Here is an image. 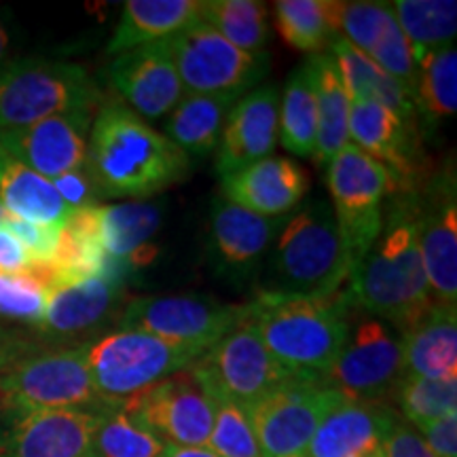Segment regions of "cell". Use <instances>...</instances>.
<instances>
[{
  "mask_svg": "<svg viewBox=\"0 0 457 457\" xmlns=\"http://www.w3.org/2000/svg\"><path fill=\"white\" fill-rule=\"evenodd\" d=\"M392 197L379 236L347 279L345 295L356 310L384 320L398 335L409 333L436 305L420 253L415 191Z\"/></svg>",
  "mask_w": 457,
  "mask_h": 457,
  "instance_id": "1",
  "label": "cell"
},
{
  "mask_svg": "<svg viewBox=\"0 0 457 457\" xmlns=\"http://www.w3.org/2000/svg\"><path fill=\"white\" fill-rule=\"evenodd\" d=\"M85 168L102 197L146 199L187 179L191 157L123 102L98 106Z\"/></svg>",
  "mask_w": 457,
  "mask_h": 457,
  "instance_id": "2",
  "label": "cell"
},
{
  "mask_svg": "<svg viewBox=\"0 0 457 457\" xmlns=\"http://www.w3.org/2000/svg\"><path fill=\"white\" fill-rule=\"evenodd\" d=\"M352 276L339 227L322 197L303 202L279 225L256 276V296H330Z\"/></svg>",
  "mask_w": 457,
  "mask_h": 457,
  "instance_id": "3",
  "label": "cell"
},
{
  "mask_svg": "<svg viewBox=\"0 0 457 457\" xmlns=\"http://www.w3.org/2000/svg\"><path fill=\"white\" fill-rule=\"evenodd\" d=\"M356 307L345 290L330 296L253 301V320L273 358L299 377H320L337 362Z\"/></svg>",
  "mask_w": 457,
  "mask_h": 457,
  "instance_id": "4",
  "label": "cell"
},
{
  "mask_svg": "<svg viewBox=\"0 0 457 457\" xmlns=\"http://www.w3.org/2000/svg\"><path fill=\"white\" fill-rule=\"evenodd\" d=\"M100 102L98 85L74 62L28 57L0 68V129L71 111H98Z\"/></svg>",
  "mask_w": 457,
  "mask_h": 457,
  "instance_id": "5",
  "label": "cell"
},
{
  "mask_svg": "<svg viewBox=\"0 0 457 457\" xmlns=\"http://www.w3.org/2000/svg\"><path fill=\"white\" fill-rule=\"evenodd\" d=\"M0 409L4 413L77 409L104 415L112 411L96 392L87 364V343L28 353L0 370Z\"/></svg>",
  "mask_w": 457,
  "mask_h": 457,
  "instance_id": "6",
  "label": "cell"
},
{
  "mask_svg": "<svg viewBox=\"0 0 457 457\" xmlns=\"http://www.w3.org/2000/svg\"><path fill=\"white\" fill-rule=\"evenodd\" d=\"M202 350L179 345L138 330H114L87 341V364L96 392L119 409L140 392L185 370Z\"/></svg>",
  "mask_w": 457,
  "mask_h": 457,
  "instance_id": "7",
  "label": "cell"
},
{
  "mask_svg": "<svg viewBox=\"0 0 457 457\" xmlns=\"http://www.w3.org/2000/svg\"><path fill=\"white\" fill-rule=\"evenodd\" d=\"M187 369L212 396L231 400L244 411H248L284 381L299 377L284 369L271 356L262 343L253 313L202 356L193 360Z\"/></svg>",
  "mask_w": 457,
  "mask_h": 457,
  "instance_id": "8",
  "label": "cell"
},
{
  "mask_svg": "<svg viewBox=\"0 0 457 457\" xmlns=\"http://www.w3.org/2000/svg\"><path fill=\"white\" fill-rule=\"evenodd\" d=\"M327 182L333 199L330 208L353 271L384 225L381 208L392 187L390 171L350 142L328 163Z\"/></svg>",
  "mask_w": 457,
  "mask_h": 457,
  "instance_id": "9",
  "label": "cell"
},
{
  "mask_svg": "<svg viewBox=\"0 0 457 457\" xmlns=\"http://www.w3.org/2000/svg\"><path fill=\"white\" fill-rule=\"evenodd\" d=\"M250 303H222L202 295L131 299L119 316V330H138L179 345L210 350L250 318Z\"/></svg>",
  "mask_w": 457,
  "mask_h": 457,
  "instance_id": "10",
  "label": "cell"
},
{
  "mask_svg": "<svg viewBox=\"0 0 457 457\" xmlns=\"http://www.w3.org/2000/svg\"><path fill=\"white\" fill-rule=\"evenodd\" d=\"M345 398L320 377H293L261 398L245 413L253 424L261 457H299L324 417Z\"/></svg>",
  "mask_w": 457,
  "mask_h": 457,
  "instance_id": "11",
  "label": "cell"
},
{
  "mask_svg": "<svg viewBox=\"0 0 457 457\" xmlns=\"http://www.w3.org/2000/svg\"><path fill=\"white\" fill-rule=\"evenodd\" d=\"M165 43L187 94L242 96L270 72V55L245 54L202 20Z\"/></svg>",
  "mask_w": 457,
  "mask_h": 457,
  "instance_id": "12",
  "label": "cell"
},
{
  "mask_svg": "<svg viewBox=\"0 0 457 457\" xmlns=\"http://www.w3.org/2000/svg\"><path fill=\"white\" fill-rule=\"evenodd\" d=\"M403 375L400 335L384 320L364 313L350 324L345 345L322 384L352 403H384Z\"/></svg>",
  "mask_w": 457,
  "mask_h": 457,
  "instance_id": "13",
  "label": "cell"
},
{
  "mask_svg": "<svg viewBox=\"0 0 457 457\" xmlns=\"http://www.w3.org/2000/svg\"><path fill=\"white\" fill-rule=\"evenodd\" d=\"M121 409L170 447H208L214 400L188 369L140 392Z\"/></svg>",
  "mask_w": 457,
  "mask_h": 457,
  "instance_id": "14",
  "label": "cell"
},
{
  "mask_svg": "<svg viewBox=\"0 0 457 457\" xmlns=\"http://www.w3.org/2000/svg\"><path fill=\"white\" fill-rule=\"evenodd\" d=\"M420 253L436 305H457V191L453 163L415 188Z\"/></svg>",
  "mask_w": 457,
  "mask_h": 457,
  "instance_id": "15",
  "label": "cell"
},
{
  "mask_svg": "<svg viewBox=\"0 0 457 457\" xmlns=\"http://www.w3.org/2000/svg\"><path fill=\"white\" fill-rule=\"evenodd\" d=\"M94 117L96 111H71L26 128L0 129V146L37 174L54 180L85 165Z\"/></svg>",
  "mask_w": 457,
  "mask_h": 457,
  "instance_id": "16",
  "label": "cell"
},
{
  "mask_svg": "<svg viewBox=\"0 0 457 457\" xmlns=\"http://www.w3.org/2000/svg\"><path fill=\"white\" fill-rule=\"evenodd\" d=\"M106 77L117 91L119 102L145 121L168 117L187 96L165 41L114 55Z\"/></svg>",
  "mask_w": 457,
  "mask_h": 457,
  "instance_id": "17",
  "label": "cell"
},
{
  "mask_svg": "<svg viewBox=\"0 0 457 457\" xmlns=\"http://www.w3.org/2000/svg\"><path fill=\"white\" fill-rule=\"evenodd\" d=\"M421 128L404 121L377 102H352L350 142L384 163L390 193L415 191L421 185Z\"/></svg>",
  "mask_w": 457,
  "mask_h": 457,
  "instance_id": "18",
  "label": "cell"
},
{
  "mask_svg": "<svg viewBox=\"0 0 457 457\" xmlns=\"http://www.w3.org/2000/svg\"><path fill=\"white\" fill-rule=\"evenodd\" d=\"M284 219H262L219 197L208 222L210 265L228 282L256 279Z\"/></svg>",
  "mask_w": 457,
  "mask_h": 457,
  "instance_id": "19",
  "label": "cell"
},
{
  "mask_svg": "<svg viewBox=\"0 0 457 457\" xmlns=\"http://www.w3.org/2000/svg\"><path fill=\"white\" fill-rule=\"evenodd\" d=\"M100 420L77 409L7 413L0 457H89Z\"/></svg>",
  "mask_w": 457,
  "mask_h": 457,
  "instance_id": "20",
  "label": "cell"
},
{
  "mask_svg": "<svg viewBox=\"0 0 457 457\" xmlns=\"http://www.w3.org/2000/svg\"><path fill=\"white\" fill-rule=\"evenodd\" d=\"M125 279H64L47 286V310L37 330L45 341H79L104 328L121 307Z\"/></svg>",
  "mask_w": 457,
  "mask_h": 457,
  "instance_id": "21",
  "label": "cell"
},
{
  "mask_svg": "<svg viewBox=\"0 0 457 457\" xmlns=\"http://www.w3.org/2000/svg\"><path fill=\"white\" fill-rule=\"evenodd\" d=\"M278 87L265 85L242 96L228 112L219 148H216L219 151L216 171L220 179L271 157L278 145Z\"/></svg>",
  "mask_w": 457,
  "mask_h": 457,
  "instance_id": "22",
  "label": "cell"
},
{
  "mask_svg": "<svg viewBox=\"0 0 457 457\" xmlns=\"http://www.w3.org/2000/svg\"><path fill=\"white\" fill-rule=\"evenodd\" d=\"M222 197L262 219H286L305 202L310 174L286 157H267L222 176Z\"/></svg>",
  "mask_w": 457,
  "mask_h": 457,
  "instance_id": "23",
  "label": "cell"
},
{
  "mask_svg": "<svg viewBox=\"0 0 457 457\" xmlns=\"http://www.w3.org/2000/svg\"><path fill=\"white\" fill-rule=\"evenodd\" d=\"M398 417L386 403H345L324 417L305 449V457L379 455Z\"/></svg>",
  "mask_w": 457,
  "mask_h": 457,
  "instance_id": "24",
  "label": "cell"
},
{
  "mask_svg": "<svg viewBox=\"0 0 457 457\" xmlns=\"http://www.w3.org/2000/svg\"><path fill=\"white\" fill-rule=\"evenodd\" d=\"M100 237L108 259L128 270L148 265L159 254L153 237L162 227V205L125 202L98 205Z\"/></svg>",
  "mask_w": 457,
  "mask_h": 457,
  "instance_id": "25",
  "label": "cell"
},
{
  "mask_svg": "<svg viewBox=\"0 0 457 457\" xmlns=\"http://www.w3.org/2000/svg\"><path fill=\"white\" fill-rule=\"evenodd\" d=\"M403 339L404 375L457 379V305H434Z\"/></svg>",
  "mask_w": 457,
  "mask_h": 457,
  "instance_id": "26",
  "label": "cell"
},
{
  "mask_svg": "<svg viewBox=\"0 0 457 457\" xmlns=\"http://www.w3.org/2000/svg\"><path fill=\"white\" fill-rule=\"evenodd\" d=\"M199 13L202 0H128L106 54L114 57L142 45L168 41L199 20Z\"/></svg>",
  "mask_w": 457,
  "mask_h": 457,
  "instance_id": "27",
  "label": "cell"
},
{
  "mask_svg": "<svg viewBox=\"0 0 457 457\" xmlns=\"http://www.w3.org/2000/svg\"><path fill=\"white\" fill-rule=\"evenodd\" d=\"M0 204L9 216L38 222V225L64 227L72 212L57 195L54 182L37 174L0 146Z\"/></svg>",
  "mask_w": 457,
  "mask_h": 457,
  "instance_id": "28",
  "label": "cell"
},
{
  "mask_svg": "<svg viewBox=\"0 0 457 457\" xmlns=\"http://www.w3.org/2000/svg\"><path fill=\"white\" fill-rule=\"evenodd\" d=\"M328 54L335 57L337 66H339L343 85H345L352 102H377V104L390 108L404 121L420 125L413 94L403 83L381 71L369 55L352 47L341 37L333 43Z\"/></svg>",
  "mask_w": 457,
  "mask_h": 457,
  "instance_id": "29",
  "label": "cell"
},
{
  "mask_svg": "<svg viewBox=\"0 0 457 457\" xmlns=\"http://www.w3.org/2000/svg\"><path fill=\"white\" fill-rule=\"evenodd\" d=\"M307 62L318 100V138L313 159L320 165H328L337 153L350 145L352 100L343 85L339 66L328 51L312 55Z\"/></svg>",
  "mask_w": 457,
  "mask_h": 457,
  "instance_id": "30",
  "label": "cell"
},
{
  "mask_svg": "<svg viewBox=\"0 0 457 457\" xmlns=\"http://www.w3.org/2000/svg\"><path fill=\"white\" fill-rule=\"evenodd\" d=\"M242 96L187 94L168 114L165 136L188 157H205L219 148L231 108Z\"/></svg>",
  "mask_w": 457,
  "mask_h": 457,
  "instance_id": "31",
  "label": "cell"
},
{
  "mask_svg": "<svg viewBox=\"0 0 457 457\" xmlns=\"http://www.w3.org/2000/svg\"><path fill=\"white\" fill-rule=\"evenodd\" d=\"M413 98L420 123L426 128L453 117L457 111V54L447 43L415 55Z\"/></svg>",
  "mask_w": 457,
  "mask_h": 457,
  "instance_id": "32",
  "label": "cell"
},
{
  "mask_svg": "<svg viewBox=\"0 0 457 457\" xmlns=\"http://www.w3.org/2000/svg\"><path fill=\"white\" fill-rule=\"evenodd\" d=\"M278 136L282 146L296 157H313L318 138V100L310 62L290 74L279 104Z\"/></svg>",
  "mask_w": 457,
  "mask_h": 457,
  "instance_id": "33",
  "label": "cell"
},
{
  "mask_svg": "<svg viewBox=\"0 0 457 457\" xmlns=\"http://www.w3.org/2000/svg\"><path fill=\"white\" fill-rule=\"evenodd\" d=\"M333 9L335 0H278L273 15L279 37L303 54H327L339 38Z\"/></svg>",
  "mask_w": 457,
  "mask_h": 457,
  "instance_id": "34",
  "label": "cell"
},
{
  "mask_svg": "<svg viewBox=\"0 0 457 457\" xmlns=\"http://www.w3.org/2000/svg\"><path fill=\"white\" fill-rule=\"evenodd\" d=\"M199 20L245 54H265L270 20L259 0H202Z\"/></svg>",
  "mask_w": 457,
  "mask_h": 457,
  "instance_id": "35",
  "label": "cell"
},
{
  "mask_svg": "<svg viewBox=\"0 0 457 457\" xmlns=\"http://www.w3.org/2000/svg\"><path fill=\"white\" fill-rule=\"evenodd\" d=\"M413 57L453 43L457 32L455 0H394L390 3Z\"/></svg>",
  "mask_w": 457,
  "mask_h": 457,
  "instance_id": "36",
  "label": "cell"
},
{
  "mask_svg": "<svg viewBox=\"0 0 457 457\" xmlns=\"http://www.w3.org/2000/svg\"><path fill=\"white\" fill-rule=\"evenodd\" d=\"M168 447L119 407L102 415L89 457H163Z\"/></svg>",
  "mask_w": 457,
  "mask_h": 457,
  "instance_id": "37",
  "label": "cell"
},
{
  "mask_svg": "<svg viewBox=\"0 0 457 457\" xmlns=\"http://www.w3.org/2000/svg\"><path fill=\"white\" fill-rule=\"evenodd\" d=\"M394 396L409 426L457 415V379H424L403 375Z\"/></svg>",
  "mask_w": 457,
  "mask_h": 457,
  "instance_id": "38",
  "label": "cell"
},
{
  "mask_svg": "<svg viewBox=\"0 0 457 457\" xmlns=\"http://www.w3.org/2000/svg\"><path fill=\"white\" fill-rule=\"evenodd\" d=\"M333 15L337 34L364 55L381 41L387 28L396 21L390 3H369V0L364 3L335 0Z\"/></svg>",
  "mask_w": 457,
  "mask_h": 457,
  "instance_id": "39",
  "label": "cell"
},
{
  "mask_svg": "<svg viewBox=\"0 0 457 457\" xmlns=\"http://www.w3.org/2000/svg\"><path fill=\"white\" fill-rule=\"evenodd\" d=\"M212 400L214 426L208 447L219 457H261L248 413L227 398L212 396Z\"/></svg>",
  "mask_w": 457,
  "mask_h": 457,
  "instance_id": "40",
  "label": "cell"
},
{
  "mask_svg": "<svg viewBox=\"0 0 457 457\" xmlns=\"http://www.w3.org/2000/svg\"><path fill=\"white\" fill-rule=\"evenodd\" d=\"M47 310V286L34 273H0V318L37 328Z\"/></svg>",
  "mask_w": 457,
  "mask_h": 457,
  "instance_id": "41",
  "label": "cell"
},
{
  "mask_svg": "<svg viewBox=\"0 0 457 457\" xmlns=\"http://www.w3.org/2000/svg\"><path fill=\"white\" fill-rule=\"evenodd\" d=\"M3 227H7L13 236L24 244L28 254L32 256L34 267H45L54 261L57 253V242H60V227H49V225H38V222L21 220L15 216L4 219Z\"/></svg>",
  "mask_w": 457,
  "mask_h": 457,
  "instance_id": "42",
  "label": "cell"
},
{
  "mask_svg": "<svg viewBox=\"0 0 457 457\" xmlns=\"http://www.w3.org/2000/svg\"><path fill=\"white\" fill-rule=\"evenodd\" d=\"M54 182L57 195L62 197V202L66 204V208L71 212H81V210H89L98 205V199L102 197L98 187H96L94 179L87 171V168H79L68 171V174L57 176Z\"/></svg>",
  "mask_w": 457,
  "mask_h": 457,
  "instance_id": "43",
  "label": "cell"
},
{
  "mask_svg": "<svg viewBox=\"0 0 457 457\" xmlns=\"http://www.w3.org/2000/svg\"><path fill=\"white\" fill-rule=\"evenodd\" d=\"M436 457H457V415L411 426Z\"/></svg>",
  "mask_w": 457,
  "mask_h": 457,
  "instance_id": "44",
  "label": "cell"
},
{
  "mask_svg": "<svg viewBox=\"0 0 457 457\" xmlns=\"http://www.w3.org/2000/svg\"><path fill=\"white\" fill-rule=\"evenodd\" d=\"M381 457H436L428 449L424 438L417 434L415 428H411L404 421H396L392 430L387 432Z\"/></svg>",
  "mask_w": 457,
  "mask_h": 457,
  "instance_id": "45",
  "label": "cell"
},
{
  "mask_svg": "<svg viewBox=\"0 0 457 457\" xmlns=\"http://www.w3.org/2000/svg\"><path fill=\"white\" fill-rule=\"evenodd\" d=\"M32 270L34 261L24 244L7 227L0 225V273L20 276V273H32Z\"/></svg>",
  "mask_w": 457,
  "mask_h": 457,
  "instance_id": "46",
  "label": "cell"
},
{
  "mask_svg": "<svg viewBox=\"0 0 457 457\" xmlns=\"http://www.w3.org/2000/svg\"><path fill=\"white\" fill-rule=\"evenodd\" d=\"M28 353H32V347H28V343L24 341L15 343V345H9V347H0V370L9 367V364H13L15 360L28 356Z\"/></svg>",
  "mask_w": 457,
  "mask_h": 457,
  "instance_id": "47",
  "label": "cell"
},
{
  "mask_svg": "<svg viewBox=\"0 0 457 457\" xmlns=\"http://www.w3.org/2000/svg\"><path fill=\"white\" fill-rule=\"evenodd\" d=\"M163 457H219L210 447H168Z\"/></svg>",
  "mask_w": 457,
  "mask_h": 457,
  "instance_id": "48",
  "label": "cell"
},
{
  "mask_svg": "<svg viewBox=\"0 0 457 457\" xmlns=\"http://www.w3.org/2000/svg\"><path fill=\"white\" fill-rule=\"evenodd\" d=\"M7 47H9V37L4 32L3 21H0V68L7 64Z\"/></svg>",
  "mask_w": 457,
  "mask_h": 457,
  "instance_id": "49",
  "label": "cell"
},
{
  "mask_svg": "<svg viewBox=\"0 0 457 457\" xmlns=\"http://www.w3.org/2000/svg\"><path fill=\"white\" fill-rule=\"evenodd\" d=\"M15 343H20V341L13 339V337H9L7 333H4L3 328H0V347H9V345H15Z\"/></svg>",
  "mask_w": 457,
  "mask_h": 457,
  "instance_id": "50",
  "label": "cell"
},
{
  "mask_svg": "<svg viewBox=\"0 0 457 457\" xmlns=\"http://www.w3.org/2000/svg\"><path fill=\"white\" fill-rule=\"evenodd\" d=\"M4 421H7V413L0 409V438H3V432H4Z\"/></svg>",
  "mask_w": 457,
  "mask_h": 457,
  "instance_id": "51",
  "label": "cell"
},
{
  "mask_svg": "<svg viewBox=\"0 0 457 457\" xmlns=\"http://www.w3.org/2000/svg\"><path fill=\"white\" fill-rule=\"evenodd\" d=\"M4 219H7V210H4V205L0 204V225H3Z\"/></svg>",
  "mask_w": 457,
  "mask_h": 457,
  "instance_id": "52",
  "label": "cell"
},
{
  "mask_svg": "<svg viewBox=\"0 0 457 457\" xmlns=\"http://www.w3.org/2000/svg\"><path fill=\"white\" fill-rule=\"evenodd\" d=\"M370 457H381V453L379 455H370Z\"/></svg>",
  "mask_w": 457,
  "mask_h": 457,
  "instance_id": "53",
  "label": "cell"
},
{
  "mask_svg": "<svg viewBox=\"0 0 457 457\" xmlns=\"http://www.w3.org/2000/svg\"><path fill=\"white\" fill-rule=\"evenodd\" d=\"M299 457H305V455H299Z\"/></svg>",
  "mask_w": 457,
  "mask_h": 457,
  "instance_id": "54",
  "label": "cell"
}]
</instances>
